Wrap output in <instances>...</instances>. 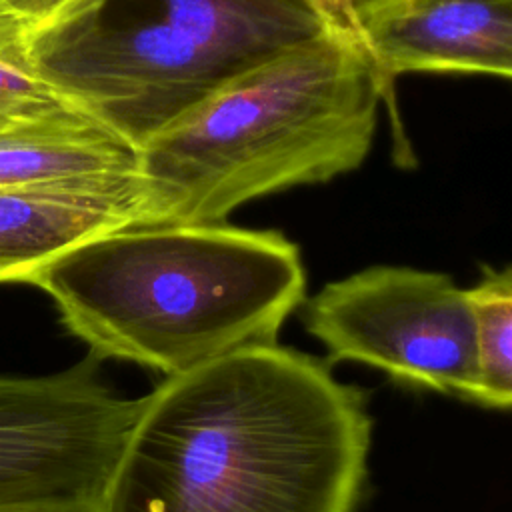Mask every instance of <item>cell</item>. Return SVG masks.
Segmentation results:
<instances>
[{
    "instance_id": "cell-1",
    "label": "cell",
    "mask_w": 512,
    "mask_h": 512,
    "mask_svg": "<svg viewBox=\"0 0 512 512\" xmlns=\"http://www.w3.org/2000/svg\"><path fill=\"white\" fill-rule=\"evenodd\" d=\"M364 390L276 342L166 376L138 398L102 512H356Z\"/></svg>"
},
{
    "instance_id": "cell-2",
    "label": "cell",
    "mask_w": 512,
    "mask_h": 512,
    "mask_svg": "<svg viewBox=\"0 0 512 512\" xmlns=\"http://www.w3.org/2000/svg\"><path fill=\"white\" fill-rule=\"evenodd\" d=\"M94 356L174 376L274 344L302 304L300 250L276 230L128 224L86 238L28 278Z\"/></svg>"
},
{
    "instance_id": "cell-3",
    "label": "cell",
    "mask_w": 512,
    "mask_h": 512,
    "mask_svg": "<svg viewBox=\"0 0 512 512\" xmlns=\"http://www.w3.org/2000/svg\"><path fill=\"white\" fill-rule=\"evenodd\" d=\"M382 100L394 112L374 66L328 34L278 54L138 148L140 224L224 222L254 198L356 170Z\"/></svg>"
},
{
    "instance_id": "cell-4",
    "label": "cell",
    "mask_w": 512,
    "mask_h": 512,
    "mask_svg": "<svg viewBox=\"0 0 512 512\" xmlns=\"http://www.w3.org/2000/svg\"><path fill=\"white\" fill-rule=\"evenodd\" d=\"M322 34L306 0H86L28 56L138 150L228 82Z\"/></svg>"
},
{
    "instance_id": "cell-5",
    "label": "cell",
    "mask_w": 512,
    "mask_h": 512,
    "mask_svg": "<svg viewBox=\"0 0 512 512\" xmlns=\"http://www.w3.org/2000/svg\"><path fill=\"white\" fill-rule=\"evenodd\" d=\"M302 320L332 360L476 400L472 314L446 274L372 266L326 284L304 304Z\"/></svg>"
},
{
    "instance_id": "cell-6",
    "label": "cell",
    "mask_w": 512,
    "mask_h": 512,
    "mask_svg": "<svg viewBox=\"0 0 512 512\" xmlns=\"http://www.w3.org/2000/svg\"><path fill=\"white\" fill-rule=\"evenodd\" d=\"M138 398L104 386L92 360L48 376L0 374V506L102 504Z\"/></svg>"
},
{
    "instance_id": "cell-7",
    "label": "cell",
    "mask_w": 512,
    "mask_h": 512,
    "mask_svg": "<svg viewBox=\"0 0 512 512\" xmlns=\"http://www.w3.org/2000/svg\"><path fill=\"white\" fill-rule=\"evenodd\" d=\"M360 22L390 102L394 78L406 72L512 76V0H400Z\"/></svg>"
},
{
    "instance_id": "cell-8",
    "label": "cell",
    "mask_w": 512,
    "mask_h": 512,
    "mask_svg": "<svg viewBox=\"0 0 512 512\" xmlns=\"http://www.w3.org/2000/svg\"><path fill=\"white\" fill-rule=\"evenodd\" d=\"M136 174L0 188V282H26L50 258L96 234L140 224Z\"/></svg>"
},
{
    "instance_id": "cell-9",
    "label": "cell",
    "mask_w": 512,
    "mask_h": 512,
    "mask_svg": "<svg viewBox=\"0 0 512 512\" xmlns=\"http://www.w3.org/2000/svg\"><path fill=\"white\" fill-rule=\"evenodd\" d=\"M138 172V150L86 110L22 120L0 130V188Z\"/></svg>"
},
{
    "instance_id": "cell-10",
    "label": "cell",
    "mask_w": 512,
    "mask_h": 512,
    "mask_svg": "<svg viewBox=\"0 0 512 512\" xmlns=\"http://www.w3.org/2000/svg\"><path fill=\"white\" fill-rule=\"evenodd\" d=\"M466 292L472 314L476 356V400L508 410L512 404V272L484 266L482 278Z\"/></svg>"
},
{
    "instance_id": "cell-11",
    "label": "cell",
    "mask_w": 512,
    "mask_h": 512,
    "mask_svg": "<svg viewBox=\"0 0 512 512\" xmlns=\"http://www.w3.org/2000/svg\"><path fill=\"white\" fill-rule=\"evenodd\" d=\"M86 0H0V46L30 52Z\"/></svg>"
},
{
    "instance_id": "cell-12",
    "label": "cell",
    "mask_w": 512,
    "mask_h": 512,
    "mask_svg": "<svg viewBox=\"0 0 512 512\" xmlns=\"http://www.w3.org/2000/svg\"><path fill=\"white\" fill-rule=\"evenodd\" d=\"M314 14L318 16L324 32L352 50L360 52L368 62V46L358 16L356 0H306ZM372 64V62H370Z\"/></svg>"
},
{
    "instance_id": "cell-13",
    "label": "cell",
    "mask_w": 512,
    "mask_h": 512,
    "mask_svg": "<svg viewBox=\"0 0 512 512\" xmlns=\"http://www.w3.org/2000/svg\"><path fill=\"white\" fill-rule=\"evenodd\" d=\"M72 110H80V108H72ZM72 110H42L38 106L26 104L22 100L10 98L6 94L0 92V130L22 122V120H32V118H44V116H52V114H62V112H72Z\"/></svg>"
},
{
    "instance_id": "cell-14",
    "label": "cell",
    "mask_w": 512,
    "mask_h": 512,
    "mask_svg": "<svg viewBox=\"0 0 512 512\" xmlns=\"http://www.w3.org/2000/svg\"><path fill=\"white\" fill-rule=\"evenodd\" d=\"M0 512H102L98 502H28L2 504Z\"/></svg>"
},
{
    "instance_id": "cell-15",
    "label": "cell",
    "mask_w": 512,
    "mask_h": 512,
    "mask_svg": "<svg viewBox=\"0 0 512 512\" xmlns=\"http://www.w3.org/2000/svg\"><path fill=\"white\" fill-rule=\"evenodd\" d=\"M394 2H400V0H356L358 16H362V14H366V12H372V10H376V8H382V6L394 4Z\"/></svg>"
}]
</instances>
